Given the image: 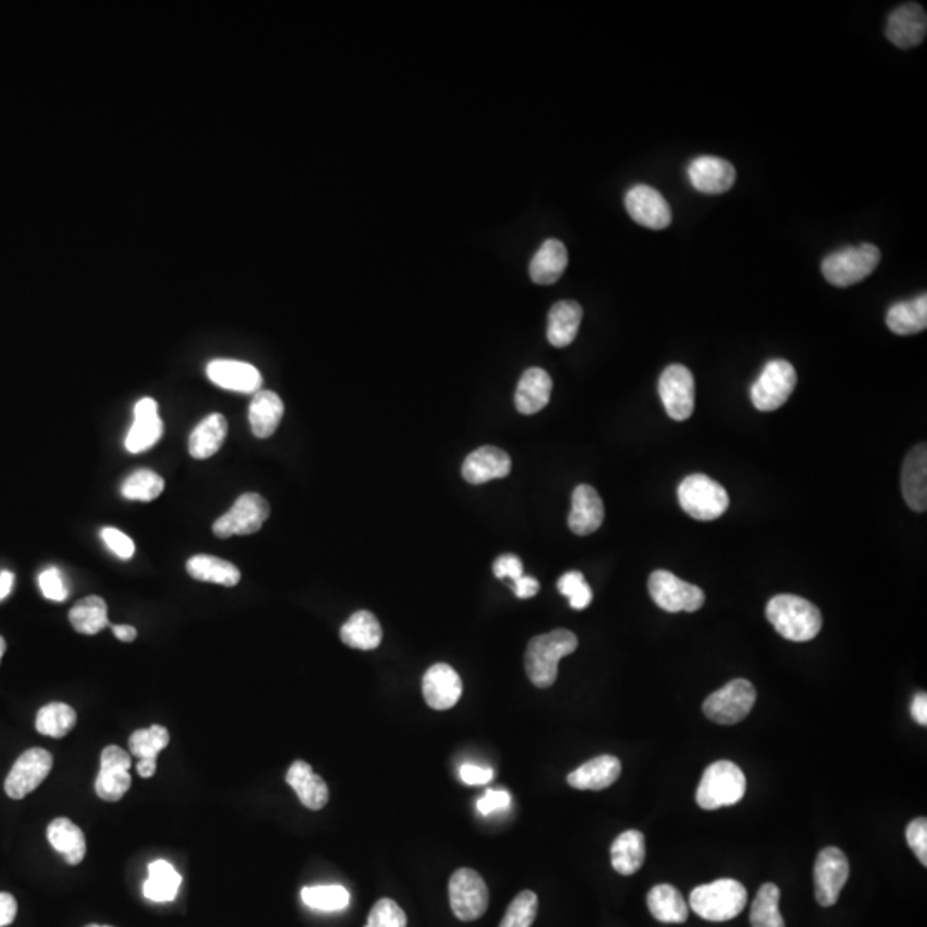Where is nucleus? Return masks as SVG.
Segmentation results:
<instances>
[{
  "label": "nucleus",
  "mask_w": 927,
  "mask_h": 927,
  "mask_svg": "<svg viewBox=\"0 0 927 927\" xmlns=\"http://www.w3.org/2000/svg\"><path fill=\"white\" fill-rule=\"evenodd\" d=\"M797 373L785 359H773L764 366L751 388V399L758 411L771 412L780 407L794 394Z\"/></svg>",
  "instance_id": "nucleus-9"
},
{
  "label": "nucleus",
  "mask_w": 927,
  "mask_h": 927,
  "mask_svg": "<svg viewBox=\"0 0 927 927\" xmlns=\"http://www.w3.org/2000/svg\"><path fill=\"white\" fill-rule=\"evenodd\" d=\"M510 806V794L505 790H488L481 799L478 800V811L483 816H490L491 812L502 811Z\"/></svg>",
  "instance_id": "nucleus-51"
},
{
  "label": "nucleus",
  "mask_w": 927,
  "mask_h": 927,
  "mask_svg": "<svg viewBox=\"0 0 927 927\" xmlns=\"http://www.w3.org/2000/svg\"><path fill=\"white\" fill-rule=\"evenodd\" d=\"M136 768H138V773L143 778H152L155 771H157V759H140V763Z\"/></svg>",
  "instance_id": "nucleus-60"
},
{
  "label": "nucleus",
  "mask_w": 927,
  "mask_h": 927,
  "mask_svg": "<svg viewBox=\"0 0 927 927\" xmlns=\"http://www.w3.org/2000/svg\"><path fill=\"white\" fill-rule=\"evenodd\" d=\"M103 543L107 545L110 552L117 555V557L122 558V560H128V558L133 557L134 555V541L126 536V534L119 531L116 528H103L102 533Z\"/></svg>",
  "instance_id": "nucleus-50"
},
{
  "label": "nucleus",
  "mask_w": 927,
  "mask_h": 927,
  "mask_svg": "<svg viewBox=\"0 0 927 927\" xmlns=\"http://www.w3.org/2000/svg\"><path fill=\"white\" fill-rule=\"evenodd\" d=\"M552 376L541 368H529L519 380L515 390V409L531 416L545 409L552 397Z\"/></svg>",
  "instance_id": "nucleus-25"
},
{
  "label": "nucleus",
  "mask_w": 927,
  "mask_h": 927,
  "mask_svg": "<svg viewBox=\"0 0 927 927\" xmlns=\"http://www.w3.org/2000/svg\"><path fill=\"white\" fill-rule=\"evenodd\" d=\"M450 907L459 921H476L485 915L490 891L485 879L473 869H457L449 881Z\"/></svg>",
  "instance_id": "nucleus-10"
},
{
  "label": "nucleus",
  "mask_w": 927,
  "mask_h": 927,
  "mask_svg": "<svg viewBox=\"0 0 927 927\" xmlns=\"http://www.w3.org/2000/svg\"><path fill=\"white\" fill-rule=\"evenodd\" d=\"M780 888L775 883L761 886L751 907L752 927H785L780 909Z\"/></svg>",
  "instance_id": "nucleus-40"
},
{
  "label": "nucleus",
  "mask_w": 927,
  "mask_h": 927,
  "mask_svg": "<svg viewBox=\"0 0 927 927\" xmlns=\"http://www.w3.org/2000/svg\"><path fill=\"white\" fill-rule=\"evenodd\" d=\"M131 785H133V778L129 775V771L100 768L97 782H95V792L105 802H117L126 795Z\"/></svg>",
  "instance_id": "nucleus-44"
},
{
  "label": "nucleus",
  "mask_w": 927,
  "mask_h": 927,
  "mask_svg": "<svg viewBox=\"0 0 927 927\" xmlns=\"http://www.w3.org/2000/svg\"><path fill=\"white\" fill-rule=\"evenodd\" d=\"M50 845L64 855L69 866H78L85 859L86 840L79 826L67 818H57L47 828Z\"/></svg>",
  "instance_id": "nucleus-32"
},
{
  "label": "nucleus",
  "mask_w": 927,
  "mask_h": 927,
  "mask_svg": "<svg viewBox=\"0 0 927 927\" xmlns=\"http://www.w3.org/2000/svg\"><path fill=\"white\" fill-rule=\"evenodd\" d=\"M364 927H407L406 912L394 900L382 898L371 909Z\"/></svg>",
  "instance_id": "nucleus-47"
},
{
  "label": "nucleus",
  "mask_w": 927,
  "mask_h": 927,
  "mask_svg": "<svg viewBox=\"0 0 927 927\" xmlns=\"http://www.w3.org/2000/svg\"><path fill=\"white\" fill-rule=\"evenodd\" d=\"M112 632L122 643H133L136 636H138V632L131 625H114Z\"/></svg>",
  "instance_id": "nucleus-58"
},
{
  "label": "nucleus",
  "mask_w": 927,
  "mask_h": 927,
  "mask_svg": "<svg viewBox=\"0 0 927 927\" xmlns=\"http://www.w3.org/2000/svg\"><path fill=\"white\" fill-rule=\"evenodd\" d=\"M170 735L167 728L162 725H153L150 728L136 730L131 739L129 747L131 754L140 759H157L158 754L169 746Z\"/></svg>",
  "instance_id": "nucleus-43"
},
{
  "label": "nucleus",
  "mask_w": 927,
  "mask_h": 927,
  "mask_svg": "<svg viewBox=\"0 0 927 927\" xmlns=\"http://www.w3.org/2000/svg\"><path fill=\"white\" fill-rule=\"evenodd\" d=\"M881 251L874 244L850 246L826 256L821 265L824 279L835 287L859 284L878 268Z\"/></svg>",
  "instance_id": "nucleus-6"
},
{
  "label": "nucleus",
  "mask_w": 927,
  "mask_h": 927,
  "mask_svg": "<svg viewBox=\"0 0 927 927\" xmlns=\"http://www.w3.org/2000/svg\"><path fill=\"white\" fill-rule=\"evenodd\" d=\"M14 574L13 572H2L0 574V600H4L9 593L13 591Z\"/></svg>",
  "instance_id": "nucleus-59"
},
{
  "label": "nucleus",
  "mask_w": 927,
  "mask_h": 927,
  "mask_svg": "<svg viewBox=\"0 0 927 927\" xmlns=\"http://www.w3.org/2000/svg\"><path fill=\"white\" fill-rule=\"evenodd\" d=\"M648 909L656 921L684 924L689 919V905L672 885H656L648 893Z\"/></svg>",
  "instance_id": "nucleus-34"
},
{
  "label": "nucleus",
  "mask_w": 927,
  "mask_h": 927,
  "mask_svg": "<svg viewBox=\"0 0 927 927\" xmlns=\"http://www.w3.org/2000/svg\"><path fill=\"white\" fill-rule=\"evenodd\" d=\"M100 768H116V770L129 771V768H131V756L121 747H105L102 756H100Z\"/></svg>",
  "instance_id": "nucleus-53"
},
{
  "label": "nucleus",
  "mask_w": 927,
  "mask_h": 927,
  "mask_svg": "<svg viewBox=\"0 0 927 927\" xmlns=\"http://www.w3.org/2000/svg\"><path fill=\"white\" fill-rule=\"evenodd\" d=\"M284 416V402L272 390H258L249 406V425L258 438L272 437Z\"/></svg>",
  "instance_id": "nucleus-28"
},
{
  "label": "nucleus",
  "mask_w": 927,
  "mask_h": 927,
  "mask_svg": "<svg viewBox=\"0 0 927 927\" xmlns=\"http://www.w3.org/2000/svg\"><path fill=\"white\" fill-rule=\"evenodd\" d=\"M493 572L498 579L509 577L512 581H517L519 577L524 576V567H522L521 558L509 553V555L497 558V562L493 565Z\"/></svg>",
  "instance_id": "nucleus-52"
},
{
  "label": "nucleus",
  "mask_w": 927,
  "mask_h": 927,
  "mask_svg": "<svg viewBox=\"0 0 927 927\" xmlns=\"http://www.w3.org/2000/svg\"><path fill=\"white\" fill-rule=\"evenodd\" d=\"M181 874L167 861H155L148 866V879L143 885V895L152 902H172L181 886Z\"/></svg>",
  "instance_id": "nucleus-37"
},
{
  "label": "nucleus",
  "mask_w": 927,
  "mask_h": 927,
  "mask_svg": "<svg viewBox=\"0 0 927 927\" xmlns=\"http://www.w3.org/2000/svg\"><path fill=\"white\" fill-rule=\"evenodd\" d=\"M74 631L85 636H95L109 625L107 603L100 596H88L78 601L69 612Z\"/></svg>",
  "instance_id": "nucleus-38"
},
{
  "label": "nucleus",
  "mask_w": 927,
  "mask_h": 927,
  "mask_svg": "<svg viewBox=\"0 0 927 927\" xmlns=\"http://www.w3.org/2000/svg\"><path fill=\"white\" fill-rule=\"evenodd\" d=\"M52 764H54L52 754L45 749L35 747V749L23 752L16 759L11 773L7 775L6 783H4L6 794L14 800L25 799L26 795L40 787L43 780L49 776Z\"/></svg>",
  "instance_id": "nucleus-14"
},
{
  "label": "nucleus",
  "mask_w": 927,
  "mask_h": 927,
  "mask_svg": "<svg viewBox=\"0 0 927 927\" xmlns=\"http://www.w3.org/2000/svg\"><path fill=\"white\" fill-rule=\"evenodd\" d=\"M186 569L196 581L213 582L227 588H234L241 581V572L236 565L212 555H194L189 558Z\"/></svg>",
  "instance_id": "nucleus-36"
},
{
  "label": "nucleus",
  "mask_w": 927,
  "mask_h": 927,
  "mask_svg": "<svg viewBox=\"0 0 927 927\" xmlns=\"http://www.w3.org/2000/svg\"><path fill=\"white\" fill-rule=\"evenodd\" d=\"M285 782L289 783V787L294 788V792L306 809L320 811L327 806L328 799H330L327 783L322 776L316 775L308 763L294 761L287 771Z\"/></svg>",
  "instance_id": "nucleus-24"
},
{
  "label": "nucleus",
  "mask_w": 927,
  "mask_h": 927,
  "mask_svg": "<svg viewBox=\"0 0 927 927\" xmlns=\"http://www.w3.org/2000/svg\"><path fill=\"white\" fill-rule=\"evenodd\" d=\"M577 646L579 641L576 634L567 629H557L533 637L524 658L529 680L540 689L552 687L558 677V663L565 656L572 655Z\"/></svg>",
  "instance_id": "nucleus-2"
},
{
  "label": "nucleus",
  "mask_w": 927,
  "mask_h": 927,
  "mask_svg": "<svg viewBox=\"0 0 927 927\" xmlns=\"http://www.w3.org/2000/svg\"><path fill=\"white\" fill-rule=\"evenodd\" d=\"M512 471L509 454L498 447H481L467 455L462 464V476L471 485H485L491 479H502Z\"/></svg>",
  "instance_id": "nucleus-21"
},
{
  "label": "nucleus",
  "mask_w": 927,
  "mask_h": 927,
  "mask_svg": "<svg viewBox=\"0 0 927 927\" xmlns=\"http://www.w3.org/2000/svg\"><path fill=\"white\" fill-rule=\"evenodd\" d=\"M649 594L668 613L697 612L704 605V591L691 582H685L668 570H655L648 582Z\"/></svg>",
  "instance_id": "nucleus-8"
},
{
  "label": "nucleus",
  "mask_w": 927,
  "mask_h": 927,
  "mask_svg": "<svg viewBox=\"0 0 927 927\" xmlns=\"http://www.w3.org/2000/svg\"><path fill=\"white\" fill-rule=\"evenodd\" d=\"M301 898L311 909L323 912L344 910L351 902L349 891L340 885L306 886L301 891Z\"/></svg>",
  "instance_id": "nucleus-42"
},
{
  "label": "nucleus",
  "mask_w": 927,
  "mask_h": 927,
  "mask_svg": "<svg viewBox=\"0 0 927 927\" xmlns=\"http://www.w3.org/2000/svg\"><path fill=\"white\" fill-rule=\"evenodd\" d=\"M886 325L893 334L897 335H914L924 332L927 328L926 294L915 297L912 301L893 304L886 315Z\"/></svg>",
  "instance_id": "nucleus-33"
},
{
  "label": "nucleus",
  "mask_w": 927,
  "mask_h": 927,
  "mask_svg": "<svg viewBox=\"0 0 927 927\" xmlns=\"http://www.w3.org/2000/svg\"><path fill=\"white\" fill-rule=\"evenodd\" d=\"M76 721H78V715L71 706L64 703H50L38 711L35 727L42 735H47L52 739H62L76 727Z\"/></svg>",
  "instance_id": "nucleus-39"
},
{
  "label": "nucleus",
  "mask_w": 927,
  "mask_h": 927,
  "mask_svg": "<svg viewBox=\"0 0 927 927\" xmlns=\"http://www.w3.org/2000/svg\"><path fill=\"white\" fill-rule=\"evenodd\" d=\"M206 375L217 387L239 394H256L263 383L253 364L236 359H215L206 366Z\"/></svg>",
  "instance_id": "nucleus-17"
},
{
  "label": "nucleus",
  "mask_w": 927,
  "mask_h": 927,
  "mask_svg": "<svg viewBox=\"0 0 927 927\" xmlns=\"http://www.w3.org/2000/svg\"><path fill=\"white\" fill-rule=\"evenodd\" d=\"M903 500L915 512L927 509V449L926 445H917L903 462L902 469Z\"/></svg>",
  "instance_id": "nucleus-23"
},
{
  "label": "nucleus",
  "mask_w": 927,
  "mask_h": 927,
  "mask_svg": "<svg viewBox=\"0 0 927 927\" xmlns=\"http://www.w3.org/2000/svg\"><path fill=\"white\" fill-rule=\"evenodd\" d=\"M661 402L673 421H685L696 407V382L684 364H670L658 382Z\"/></svg>",
  "instance_id": "nucleus-12"
},
{
  "label": "nucleus",
  "mask_w": 927,
  "mask_h": 927,
  "mask_svg": "<svg viewBox=\"0 0 927 927\" xmlns=\"http://www.w3.org/2000/svg\"><path fill=\"white\" fill-rule=\"evenodd\" d=\"M692 186L706 194L727 193L737 179L734 165L720 157H699L687 169Z\"/></svg>",
  "instance_id": "nucleus-19"
},
{
  "label": "nucleus",
  "mask_w": 927,
  "mask_h": 927,
  "mask_svg": "<svg viewBox=\"0 0 927 927\" xmlns=\"http://www.w3.org/2000/svg\"><path fill=\"white\" fill-rule=\"evenodd\" d=\"M766 618L780 636L794 643H807L818 636L823 617L816 605L795 594H778L766 606Z\"/></svg>",
  "instance_id": "nucleus-1"
},
{
  "label": "nucleus",
  "mask_w": 927,
  "mask_h": 927,
  "mask_svg": "<svg viewBox=\"0 0 927 927\" xmlns=\"http://www.w3.org/2000/svg\"><path fill=\"white\" fill-rule=\"evenodd\" d=\"M569 263L567 248L558 239H546L529 265V275L536 284L552 285L564 275Z\"/></svg>",
  "instance_id": "nucleus-27"
},
{
  "label": "nucleus",
  "mask_w": 927,
  "mask_h": 927,
  "mask_svg": "<svg viewBox=\"0 0 927 927\" xmlns=\"http://www.w3.org/2000/svg\"><path fill=\"white\" fill-rule=\"evenodd\" d=\"M340 639L349 648L371 651L382 644L383 631L378 618L368 610L351 615L340 629Z\"/></svg>",
  "instance_id": "nucleus-30"
},
{
  "label": "nucleus",
  "mask_w": 927,
  "mask_h": 927,
  "mask_svg": "<svg viewBox=\"0 0 927 927\" xmlns=\"http://www.w3.org/2000/svg\"><path fill=\"white\" fill-rule=\"evenodd\" d=\"M905 838L914 850L915 857L921 861L922 866H927V819L917 818L907 826Z\"/></svg>",
  "instance_id": "nucleus-49"
},
{
  "label": "nucleus",
  "mask_w": 927,
  "mask_h": 927,
  "mask_svg": "<svg viewBox=\"0 0 927 927\" xmlns=\"http://www.w3.org/2000/svg\"><path fill=\"white\" fill-rule=\"evenodd\" d=\"M229 431L222 414H210L200 421L189 437V454L194 459H208L219 452Z\"/></svg>",
  "instance_id": "nucleus-31"
},
{
  "label": "nucleus",
  "mask_w": 927,
  "mask_h": 927,
  "mask_svg": "<svg viewBox=\"0 0 927 927\" xmlns=\"http://www.w3.org/2000/svg\"><path fill=\"white\" fill-rule=\"evenodd\" d=\"M538 914V897L533 891H521L503 915L500 927H531Z\"/></svg>",
  "instance_id": "nucleus-45"
},
{
  "label": "nucleus",
  "mask_w": 927,
  "mask_h": 927,
  "mask_svg": "<svg viewBox=\"0 0 927 927\" xmlns=\"http://www.w3.org/2000/svg\"><path fill=\"white\" fill-rule=\"evenodd\" d=\"M756 689L746 679H735L704 701V715L718 725H735L746 720L756 704Z\"/></svg>",
  "instance_id": "nucleus-7"
},
{
  "label": "nucleus",
  "mask_w": 927,
  "mask_h": 927,
  "mask_svg": "<svg viewBox=\"0 0 927 927\" xmlns=\"http://www.w3.org/2000/svg\"><path fill=\"white\" fill-rule=\"evenodd\" d=\"M459 775L466 785H486L493 778V770L483 768V766H474V764H464Z\"/></svg>",
  "instance_id": "nucleus-54"
},
{
  "label": "nucleus",
  "mask_w": 927,
  "mask_h": 927,
  "mask_svg": "<svg viewBox=\"0 0 927 927\" xmlns=\"http://www.w3.org/2000/svg\"><path fill=\"white\" fill-rule=\"evenodd\" d=\"M582 322V306L576 301H560L548 315V342L553 347H567L576 340Z\"/></svg>",
  "instance_id": "nucleus-29"
},
{
  "label": "nucleus",
  "mask_w": 927,
  "mask_h": 927,
  "mask_svg": "<svg viewBox=\"0 0 927 927\" xmlns=\"http://www.w3.org/2000/svg\"><path fill=\"white\" fill-rule=\"evenodd\" d=\"M605 521V507L593 486L579 485L572 493L569 528L577 536H588L601 528Z\"/></svg>",
  "instance_id": "nucleus-22"
},
{
  "label": "nucleus",
  "mask_w": 927,
  "mask_h": 927,
  "mask_svg": "<svg viewBox=\"0 0 927 927\" xmlns=\"http://www.w3.org/2000/svg\"><path fill=\"white\" fill-rule=\"evenodd\" d=\"M512 589H514L517 598L528 600V598H533V596L540 593V582L536 581L534 577L522 576L517 581H514Z\"/></svg>",
  "instance_id": "nucleus-55"
},
{
  "label": "nucleus",
  "mask_w": 927,
  "mask_h": 927,
  "mask_svg": "<svg viewBox=\"0 0 927 927\" xmlns=\"http://www.w3.org/2000/svg\"><path fill=\"white\" fill-rule=\"evenodd\" d=\"M86 927H112V926H97V924H90V926H86Z\"/></svg>",
  "instance_id": "nucleus-62"
},
{
  "label": "nucleus",
  "mask_w": 927,
  "mask_h": 927,
  "mask_svg": "<svg viewBox=\"0 0 927 927\" xmlns=\"http://www.w3.org/2000/svg\"><path fill=\"white\" fill-rule=\"evenodd\" d=\"M270 515V505L258 493H244L227 514L213 524V534L227 540L231 536H248L260 531Z\"/></svg>",
  "instance_id": "nucleus-11"
},
{
  "label": "nucleus",
  "mask_w": 927,
  "mask_h": 927,
  "mask_svg": "<svg viewBox=\"0 0 927 927\" xmlns=\"http://www.w3.org/2000/svg\"><path fill=\"white\" fill-rule=\"evenodd\" d=\"M622 773L620 759L603 754L582 764L567 776L570 787L577 790H605L617 782Z\"/></svg>",
  "instance_id": "nucleus-26"
},
{
  "label": "nucleus",
  "mask_w": 927,
  "mask_h": 927,
  "mask_svg": "<svg viewBox=\"0 0 927 927\" xmlns=\"http://www.w3.org/2000/svg\"><path fill=\"white\" fill-rule=\"evenodd\" d=\"M16 912H18V903L14 900L13 895L0 893V927L13 924Z\"/></svg>",
  "instance_id": "nucleus-56"
},
{
  "label": "nucleus",
  "mask_w": 927,
  "mask_h": 927,
  "mask_svg": "<svg viewBox=\"0 0 927 927\" xmlns=\"http://www.w3.org/2000/svg\"><path fill=\"white\" fill-rule=\"evenodd\" d=\"M164 423L158 416L157 400L145 397L134 406V423L126 437V449L131 454H141L152 449L153 445L162 438Z\"/></svg>",
  "instance_id": "nucleus-20"
},
{
  "label": "nucleus",
  "mask_w": 927,
  "mask_h": 927,
  "mask_svg": "<svg viewBox=\"0 0 927 927\" xmlns=\"http://www.w3.org/2000/svg\"><path fill=\"white\" fill-rule=\"evenodd\" d=\"M4 653H6V641H4V639H2V636H0V660H2V656H4Z\"/></svg>",
  "instance_id": "nucleus-61"
},
{
  "label": "nucleus",
  "mask_w": 927,
  "mask_h": 927,
  "mask_svg": "<svg viewBox=\"0 0 927 927\" xmlns=\"http://www.w3.org/2000/svg\"><path fill=\"white\" fill-rule=\"evenodd\" d=\"M927 16L922 6L910 2L895 9L886 25V38L898 49H912L924 42Z\"/></svg>",
  "instance_id": "nucleus-16"
},
{
  "label": "nucleus",
  "mask_w": 927,
  "mask_h": 927,
  "mask_svg": "<svg viewBox=\"0 0 927 927\" xmlns=\"http://www.w3.org/2000/svg\"><path fill=\"white\" fill-rule=\"evenodd\" d=\"M680 507L696 521H715L730 505L727 490L706 474H692L680 483Z\"/></svg>",
  "instance_id": "nucleus-5"
},
{
  "label": "nucleus",
  "mask_w": 927,
  "mask_h": 927,
  "mask_svg": "<svg viewBox=\"0 0 927 927\" xmlns=\"http://www.w3.org/2000/svg\"><path fill=\"white\" fill-rule=\"evenodd\" d=\"M747 890L735 879H718L694 888L689 907L709 922L732 921L746 909Z\"/></svg>",
  "instance_id": "nucleus-3"
},
{
  "label": "nucleus",
  "mask_w": 927,
  "mask_h": 927,
  "mask_svg": "<svg viewBox=\"0 0 927 927\" xmlns=\"http://www.w3.org/2000/svg\"><path fill=\"white\" fill-rule=\"evenodd\" d=\"M38 584H40L43 596H45L47 600L64 601L67 598V594H69V589H67L66 582H64V577H62L59 569H55V567L43 570L40 577H38Z\"/></svg>",
  "instance_id": "nucleus-48"
},
{
  "label": "nucleus",
  "mask_w": 927,
  "mask_h": 927,
  "mask_svg": "<svg viewBox=\"0 0 927 927\" xmlns=\"http://www.w3.org/2000/svg\"><path fill=\"white\" fill-rule=\"evenodd\" d=\"M625 208L636 224L651 231H663L672 222V210L660 191L637 184L625 194Z\"/></svg>",
  "instance_id": "nucleus-15"
},
{
  "label": "nucleus",
  "mask_w": 927,
  "mask_h": 927,
  "mask_svg": "<svg viewBox=\"0 0 927 927\" xmlns=\"http://www.w3.org/2000/svg\"><path fill=\"white\" fill-rule=\"evenodd\" d=\"M910 711H912V718H914L919 725L926 727L927 725V696L926 692H921L914 697L912 701V706H910Z\"/></svg>",
  "instance_id": "nucleus-57"
},
{
  "label": "nucleus",
  "mask_w": 927,
  "mask_h": 927,
  "mask_svg": "<svg viewBox=\"0 0 927 927\" xmlns=\"http://www.w3.org/2000/svg\"><path fill=\"white\" fill-rule=\"evenodd\" d=\"M558 591L569 598L570 606L574 610H584L593 601V591L581 572L577 570L567 572L558 579Z\"/></svg>",
  "instance_id": "nucleus-46"
},
{
  "label": "nucleus",
  "mask_w": 927,
  "mask_h": 927,
  "mask_svg": "<svg viewBox=\"0 0 927 927\" xmlns=\"http://www.w3.org/2000/svg\"><path fill=\"white\" fill-rule=\"evenodd\" d=\"M165 481L160 474L150 469H138L122 483V497L138 502H152L162 495Z\"/></svg>",
  "instance_id": "nucleus-41"
},
{
  "label": "nucleus",
  "mask_w": 927,
  "mask_h": 927,
  "mask_svg": "<svg viewBox=\"0 0 927 927\" xmlns=\"http://www.w3.org/2000/svg\"><path fill=\"white\" fill-rule=\"evenodd\" d=\"M746 775L732 761H716L704 771L696 792L697 806L704 811L735 806L746 795Z\"/></svg>",
  "instance_id": "nucleus-4"
},
{
  "label": "nucleus",
  "mask_w": 927,
  "mask_h": 927,
  "mask_svg": "<svg viewBox=\"0 0 927 927\" xmlns=\"http://www.w3.org/2000/svg\"><path fill=\"white\" fill-rule=\"evenodd\" d=\"M849 876V859L842 850L828 847L819 852L814 864V891L821 907H831L838 902Z\"/></svg>",
  "instance_id": "nucleus-13"
},
{
  "label": "nucleus",
  "mask_w": 927,
  "mask_h": 927,
  "mask_svg": "<svg viewBox=\"0 0 927 927\" xmlns=\"http://www.w3.org/2000/svg\"><path fill=\"white\" fill-rule=\"evenodd\" d=\"M462 694V680L459 673L447 663H437L428 668L423 677V696L431 709L445 711L459 703Z\"/></svg>",
  "instance_id": "nucleus-18"
},
{
  "label": "nucleus",
  "mask_w": 927,
  "mask_h": 927,
  "mask_svg": "<svg viewBox=\"0 0 927 927\" xmlns=\"http://www.w3.org/2000/svg\"><path fill=\"white\" fill-rule=\"evenodd\" d=\"M646 843L641 831H624L612 845V866L622 876H632L643 867Z\"/></svg>",
  "instance_id": "nucleus-35"
}]
</instances>
